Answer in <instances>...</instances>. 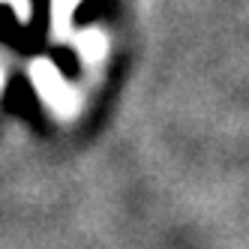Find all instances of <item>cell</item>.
<instances>
[{"instance_id":"obj_2","label":"cell","mask_w":249,"mask_h":249,"mask_svg":"<svg viewBox=\"0 0 249 249\" xmlns=\"http://www.w3.org/2000/svg\"><path fill=\"white\" fill-rule=\"evenodd\" d=\"M81 0H51V27L57 36H66L69 24H72V12Z\"/></svg>"},{"instance_id":"obj_3","label":"cell","mask_w":249,"mask_h":249,"mask_svg":"<svg viewBox=\"0 0 249 249\" xmlns=\"http://www.w3.org/2000/svg\"><path fill=\"white\" fill-rule=\"evenodd\" d=\"M105 48H108V42H105V33L90 27V30H84L81 36H78V51L84 54V60H99L105 54Z\"/></svg>"},{"instance_id":"obj_1","label":"cell","mask_w":249,"mask_h":249,"mask_svg":"<svg viewBox=\"0 0 249 249\" xmlns=\"http://www.w3.org/2000/svg\"><path fill=\"white\" fill-rule=\"evenodd\" d=\"M30 81L39 90V96L57 114H72L75 111V93H72V87L66 84V78L60 75V69L51 60H45V57L33 60L30 63Z\"/></svg>"},{"instance_id":"obj_4","label":"cell","mask_w":249,"mask_h":249,"mask_svg":"<svg viewBox=\"0 0 249 249\" xmlns=\"http://www.w3.org/2000/svg\"><path fill=\"white\" fill-rule=\"evenodd\" d=\"M6 3L15 6V12H18V18H21V21L27 18V12H30V9H27V0H6Z\"/></svg>"},{"instance_id":"obj_5","label":"cell","mask_w":249,"mask_h":249,"mask_svg":"<svg viewBox=\"0 0 249 249\" xmlns=\"http://www.w3.org/2000/svg\"><path fill=\"white\" fill-rule=\"evenodd\" d=\"M0 87H3V72H0Z\"/></svg>"}]
</instances>
